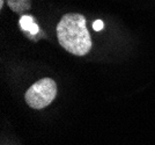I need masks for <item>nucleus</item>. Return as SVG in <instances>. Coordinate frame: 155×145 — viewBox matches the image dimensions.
<instances>
[{
  "instance_id": "1",
  "label": "nucleus",
  "mask_w": 155,
  "mask_h": 145,
  "mask_svg": "<svg viewBox=\"0 0 155 145\" xmlns=\"http://www.w3.org/2000/svg\"><path fill=\"white\" fill-rule=\"evenodd\" d=\"M59 44L75 56H84L91 49V39L82 14L68 13L60 19L57 26Z\"/></svg>"
},
{
  "instance_id": "3",
  "label": "nucleus",
  "mask_w": 155,
  "mask_h": 145,
  "mask_svg": "<svg viewBox=\"0 0 155 145\" xmlns=\"http://www.w3.org/2000/svg\"><path fill=\"white\" fill-rule=\"evenodd\" d=\"M8 7L14 13L23 14L25 12L30 9L31 1L30 0H6Z\"/></svg>"
},
{
  "instance_id": "2",
  "label": "nucleus",
  "mask_w": 155,
  "mask_h": 145,
  "mask_svg": "<svg viewBox=\"0 0 155 145\" xmlns=\"http://www.w3.org/2000/svg\"><path fill=\"white\" fill-rule=\"evenodd\" d=\"M57 95L56 81L51 78H43L34 83L26 92L25 99L34 109H43L54 100Z\"/></svg>"
},
{
  "instance_id": "5",
  "label": "nucleus",
  "mask_w": 155,
  "mask_h": 145,
  "mask_svg": "<svg viewBox=\"0 0 155 145\" xmlns=\"http://www.w3.org/2000/svg\"><path fill=\"white\" fill-rule=\"evenodd\" d=\"M93 28H94V30L100 32L101 29H103V22H102L101 20H96L94 23H93Z\"/></svg>"
},
{
  "instance_id": "6",
  "label": "nucleus",
  "mask_w": 155,
  "mask_h": 145,
  "mask_svg": "<svg viewBox=\"0 0 155 145\" xmlns=\"http://www.w3.org/2000/svg\"><path fill=\"white\" fill-rule=\"evenodd\" d=\"M2 6H4V0H0V7L2 8Z\"/></svg>"
},
{
  "instance_id": "4",
  "label": "nucleus",
  "mask_w": 155,
  "mask_h": 145,
  "mask_svg": "<svg viewBox=\"0 0 155 145\" xmlns=\"http://www.w3.org/2000/svg\"><path fill=\"white\" fill-rule=\"evenodd\" d=\"M20 26L22 28V30L29 32L31 35L37 34L39 30L38 26L35 23L32 16H30V15H22L21 19H20Z\"/></svg>"
}]
</instances>
